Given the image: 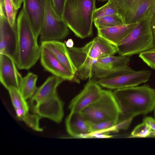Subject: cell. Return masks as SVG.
I'll use <instances>...</instances> for the list:
<instances>
[{"mask_svg": "<svg viewBox=\"0 0 155 155\" xmlns=\"http://www.w3.org/2000/svg\"><path fill=\"white\" fill-rule=\"evenodd\" d=\"M113 92L120 110L117 122L130 125L134 117L155 109V89L148 85L122 88Z\"/></svg>", "mask_w": 155, "mask_h": 155, "instance_id": "obj_1", "label": "cell"}, {"mask_svg": "<svg viewBox=\"0 0 155 155\" xmlns=\"http://www.w3.org/2000/svg\"><path fill=\"white\" fill-rule=\"evenodd\" d=\"M96 0H67L63 18L77 37L84 39L93 32Z\"/></svg>", "mask_w": 155, "mask_h": 155, "instance_id": "obj_2", "label": "cell"}, {"mask_svg": "<svg viewBox=\"0 0 155 155\" xmlns=\"http://www.w3.org/2000/svg\"><path fill=\"white\" fill-rule=\"evenodd\" d=\"M16 23L18 50L17 67L20 69H29L40 58L41 46L38 44L37 39L23 8L18 16Z\"/></svg>", "mask_w": 155, "mask_h": 155, "instance_id": "obj_3", "label": "cell"}, {"mask_svg": "<svg viewBox=\"0 0 155 155\" xmlns=\"http://www.w3.org/2000/svg\"><path fill=\"white\" fill-rule=\"evenodd\" d=\"M151 15L140 21L116 47L119 55L129 56L154 48L150 22Z\"/></svg>", "mask_w": 155, "mask_h": 155, "instance_id": "obj_4", "label": "cell"}, {"mask_svg": "<svg viewBox=\"0 0 155 155\" xmlns=\"http://www.w3.org/2000/svg\"><path fill=\"white\" fill-rule=\"evenodd\" d=\"M81 112L91 124L109 120L118 121L120 110L113 92L103 90L100 97Z\"/></svg>", "mask_w": 155, "mask_h": 155, "instance_id": "obj_5", "label": "cell"}, {"mask_svg": "<svg viewBox=\"0 0 155 155\" xmlns=\"http://www.w3.org/2000/svg\"><path fill=\"white\" fill-rule=\"evenodd\" d=\"M150 71H135L128 65L96 79L101 86L112 90L133 87L147 82Z\"/></svg>", "mask_w": 155, "mask_h": 155, "instance_id": "obj_6", "label": "cell"}, {"mask_svg": "<svg viewBox=\"0 0 155 155\" xmlns=\"http://www.w3.org/2000/svg\"><path fill=\"white\" fill-rule=\"evenodd\" d=\"M110 0L125 25L139 22L150 15L155 5V0Z\"/></svg>", "mask_w": 155, "mask_h": 155, "instance_id": "obj_7", "label": "cell"}, {"mask_svg": "<svg viewBox=\"0 0 155 155\" xmlns=\"http://www.w3.org/2000/svg\"><path fill=\"white\" fill-rule=\"evenodd\" d=\"M69 32L63 18L59 17L54 11L51 0H45V16L40 35L41 41H60L65 38Z\"/></svg>", "mask_w": 155, "mask_h": 155, "instance_id": "obj_8", "label": "cell"}, {"mask_svg": "<svg viewBox=\"0 0 155 155\" xmlns=\"http://www.w3.org/2000/svg\"><path fill=\"white\" fill-rule=\"evenodd\" d=\"M4 7H0V54L7 55L18 62V36L17 23L12 27L5 14Z\"/></svg>", "mask_w": 155, "mask_h": 155, "instance_id": "obj_9", "label": "cell"}, {"mask_svg": "<svg viewBox=\"0 0 155 155\" xmlns=\"http://www.w3.org/2000/svg\"><path fill=\"white\" fill-rule=\"evenodd\" d=\"M102 90L96 79H89L82 91L71 101L69 109L71 111L81 112L100 97Z\"/></svg>", "mask_w": 155, "mask_h": 155, "instance_id": "obj_10", "label": "cell"}, {"mask_svg": "<svg viewBox=\"0 0 155 155\" xmlns=\"http://www.w3.org/2000/svg\"><path fill=\"white\" fill-rule=\"evenodd\" d=\"M13 60L9 56L0 54V80L8 90L15 87L20 90L22 79Z\"/></svg>", "mask_w": 155, "mask_h": 155, "instance_id": "obj_11", "label": "cell"}, {"mask_svg": "<svg viewBox=\"0 0 155 155\" xmlns=\"http://www.w3.org/2000/svg\"><path fill=\"white\" fill-rule=\"evenodd\" d=\"M23 8L36 38L40 35L45 16V0H23Z\"/></svg>", "mask_w": 155, "mask_h": 155, "instance_id": "obj_12", "label": "cell"}, {"mask_svg": "<svg viewBox=\"0 0 155 155\" xmlns=\"http://www.w3.org/2000/svg\"><path fill=\"white\" fill-rule=\"evenodd\" d=\"M130 59L128 56L110 55L97 59L92 69L95 79L127 66Z\"/></svg>", "mask_w": 155, "mask_h": 155, "instance_id": "obj_13", "label": "cell"}, {"mask_svg": "<svg viewBox=\"0 0 155 155\" xmlns=\"http://www.w3.org/2000/svg\"><path fill=\"white\" fill-rule=\"evenodd\" d=\"M40 46V61L45 69L64 80L72 81L74 74L64 67L46 48Z\"/></svg>", "mask_w": 155, "mask_h": 155, "instance_id": "obj_14", "label": "cell"}, {"mask_svg": "<svg viewBox=\"0 0 155 155\" xmlns=\"http://www.w3.org/2000/svg\"><path fill=\"white\" fill-rule=\"evenodd\" d=\"M68 50L75 66L77 69L79 78L81 80L90 79L93 76V65L97 59L88 56L82 51L81 48L73 47Z\"/></svg>", "mask_w": 155, "mask_h": 155, "instance_id": "obj_15", "label": "cell"}, {"mask_svg": "<svg viewBox=\"0 0 155 155\" xmlns=\"http://www.w3.org/2000/svg\"><path fill=\"white\" fill-rule=\"evenodd\" d=\"M81 49L88 56L95 59L114 55L117 53L116 46L98 36Z\"/></svg>", "mask_w": 155, "mask_h": 155, "instance_id": "obj_16", "label": "cell"}, {"mask_svg": "<svg viewBox=\"0 0 155 155\" xmlns=\"http://www.w3.org/2000/svg\"><path fill=\"white\" fill-rule=\"evenodd\" d=\"M41 46L46 48L64 67L73 74L75 75L77 72L68 48L64 43L58 41H42Z\"/></svg>", "mask_w": 155, "mask_h": 155, "instance_id": "obj_17", "label": "cell"}, {"mask_svg": "<svg viewBox=\"0 0 155 155\" xmlns=\"http://www.w3.org/2000/svg\"><path fill=\"white\" fill-rule=\"evenodd\" d=\"M65 125L68 133L72 136L86 137L91 133L90 124L81 112L71 111L66 119Z\"/></svg>", "mask_w": 155, "mask_h": 155, "instance_id": "obj_18", "label": "cell"}, {"mask_svg": "<svg viewBox=\"0 0 155 155\" xmlns=\"http://www.w3.org/2000/svg\"><path fill=\"white\" fill-rule=\"evenodd\" d=\"M139 22L98 29L97 36L116 47Z\"/></svg>", "mask_w": 155, "mask_h": 155, "instance_id": "obj_19", "label": "cell"}, {"mask_svg": "<svg viewBox=\"0 0 155 155\" xmlns=\"http://www.w3.org/2000/svg\"><path fill=\"white\" fill-rule=\"evenodd\" d=\"M64 81L62 78L54 75L49 77L44 83L38 88L30 99L29 107L46 98L58 95L57 87Z\"/></svg>", "mask_w": 155, "mask_h": 155, "instance_id": "obj_20", "label": "cell"}, {"mask_svg": "<svg viewBox=\"0 0 155 155\" xmlns=\"http://www.w3.org/2000/svg\"><path fill=\"white\" fill-rule=\"evenodd\" d=\"M38 78L36 74L32 72L28 73L22 78L20 90L26 100L30 99L37 89L36 82Z\"/></svg>", "mask_w": 155, "mask_h": 155, "instance_id": "obj_21", "label": "cell"}, {"mask_svg": "<svg viewBox=\"0 0 155 155\" xmlns=\"http://www.w3.org/2000/svg\"><path fill=\"white\" fill-rule=\"evenodd\" d=\"M17 118L23 121L26 125L34 130L41 132L43 129L40 125L41 117L38 115L30 113L29 110L20 108L15 109Z\"/></svg>", "mask_w": 155, "mask_h": 155, "instance_id": "obj_22", "label": "cell"}, {"mask_svg": "<svg viewBox=\"0 0 155 155\" xmlns=\"http://www.w3.org/2000/svg\"><path fill=\"white\" fill-rule=\"evenodd\" d=\"M93 22L97 30L124 24L121 17L118 14L104 16L94 20Z\"/></svg>", "mask_w": 155, "mask_h": 155, "instance_id": "obj_23", "label": "cell"}, {"mask_svg": "<svg viewBox=\"0 0 155 155\" xmlns=\"http://www.w3.org/2000/svg\"><path fill=\"white\" fill-rule=\"evenodd\" d=\"M7 90L15 109L22 108L29 110V105L26 100L23 96L19 89L15 87H11Z\"/></svg>", "mask_w": 155, "mask_h": 155, "instance_id": "obj_24", "label": "cell"}, {"mask_svg": "<svg viewBox=\"0 0 155 155\" xmlns=\"http://www.w3.org/2000/svg\"><path fill=\"white\" fill-rule=\"evenodd\" d=\"M117 14L118 13L115 6L110 0H108L104 5L95 9L93 15V21L104 16Z\"/></svg>", "mask_w": 155, "mask_h": 155, "instance_id": "obj_25", "label": "cell"}, {"mask_svg": "<svg viewBox=\"0 0 155 155\" xmlns=\"http://www.w3.org/2000/svg\"><path fill=\"white\" fill-rule=\"evenodd\" d=\"M5 13L8 22L12 27L16 24L15 21L17 10L12 0H3Z\"/></svg>", "mask_w": 155, "mask_h": 155, "instance_id": "obj_26", "label": "cell"}, {"mask_svg": "<svg viewBox=\"0 0 155 155\" xmlns=\"http://www.w3.org/2000/svg\"><path fill=\"white\" fill-rule=\"evenodd\" d=\"M117 122L115 120H109L91 124V133L99 132H112L113 127Z\"/></svg>", "mask_w": 155, "mask_h": 155, "instance_id": "obj_27", "label": "cell"}, {"mask_svg": "<svg viewBox=\"0 0 155 155\" xmlns=\"http://www.w3.org/2000/svg\"><path fill=\"white\" fill-rule=\"evenodd\" d=\"M152 130L148 124L143 122L135 128L131 133V137H145L150 136Z\"/></svg>", "mask_w": 155, "mask_h": 155, "instance_id": "obj_28", "label": "cell"}, {"mask_svg": "<svg viewBox=\"0 0 155 155\" xmlns=\"http://www.w3.org/2000/svg\"><path fill=\"white\" fill-rule=\"evenodd\" d=\"M139 57L147 65L155 70V48L142 52Z\"/></svg>", "mask_w": 155, "mask_h": 155, "instance_id": "obj_29", "label": "cell"}, {"mask_svg": "<svg viewBox=\"0 0 155 155\" xmlns=\"http://www.w3.org/2000/svg\"><path fill=\"white\" fill-rule=\"evenodd\" d=\"M52 8L55 13L59 18H63L67 0H51Z\"/></svg>", "mask_w": 155, "mask_h": 155, "instance_id": "obj_30", "label": "cell"}, {"mask_svg": "<svg viewBox=\"0 0 155 155\" xmlns=\"http://www.w3.org/2000/svg\"><path fill=\"white\" fill-rule=\"evenodd\" d=\"M148 124L152 130L150 136L155 137V119L151 117H147L143 120V121Z\"/></svg>", "mask_w": 155, "mask_h": 155, "instance_id": "obj_31", "label": "cell"}, {"mask_svg": "<svg viewBox=\"0 0 155 155\" xmlns=\"http://www.w3.org/2000/svg\"><path fill=\"white\" fill-rule=\"evenodd\" d=\"M150 25L154 38V48H155V5L150 18Z\"/></svg>", "mask_w": 155, "mask_h": 155, "instance_id": "obj_32", "label": "cell"}, {"mask_svg": "<svg viewBox=\"0 0 155 155\" xmlns=\"http://www.w3.org/2000/svg\"><path fill=\"white\" fill-rule=\"evenodd\" d=\"M16 9L18 10L21 7L23 0H12Z\"/></svg>", "mask_w": 155, "mask_h": 155, "instance_id": "obj_33", "label": "cell"}, {"mask_svg": "<svg viewBox=\"0 0 155 155\" xmlns=\"http://www.w3.org/2000/svg\"><path fill=\"white\" fill-rule=\"evenodd\" d=\"M66 45L68 48H72L74 45V42L73 40L71 39H68L66 42Z\"/></svg>", "mask_w": 155, "mask_h": 155, "instance_id": "obj_34", "label": "cell"}, {"mask_svg": "<svg viewBox=\"0 0 155 155\" xmlns=\"http://www.w3.org/2000/svg\"><path fill=\"white\" fill-rule=\"evenodd\" d=\"M98 0L99 1H100L104 2V1H106L107 0Z\"/></svg>", "mask_w": 155, "mask_h": 155, "instance_id": "obj_35", "label": "cell"}, {"mask_svg": "<svg viewBox=\"0 0 155 155\" xmlns=\"http://www.w3.org/2000/svg\"></svg>", "mask_w": 155, "mask_h": 155, "instance_id": "obj_36", "label": "cell"}]
</instances>
